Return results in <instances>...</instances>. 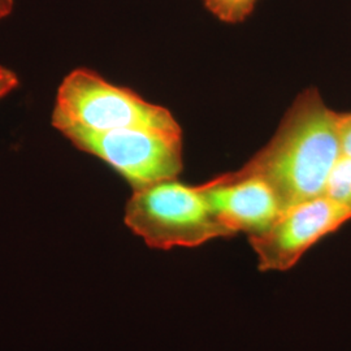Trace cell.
<instances>
[{"label":"cell","instance_id":"obj_6","mask_svg":"<svg viewBox=\"0 0 351 351\" xmlns=\"http://www.w3.org/2000/svg\"><path fill=\"white\" fill-rule=\"evenodd\" d=\"M216 219L236 236L262 234L278 220L284 207L276 191L256 176L239 171L219 176L199 185Z\"/></svg>","mask_w":351,"mask_h":351},{"label":"cell","instance_id":"obj_9","mask_svg":"<svg viewBox=\"0 0 351 351\" xmlns=\"http://www.w3.org/2000/svg\"><path fill=\"white\" fill-rule=\"evenodd\" d=\"M339 136L342 154L351 156V112L339 113Z\"/></svg>","mask_w":351,"mask_h":351},{"label":"cell","instance_id":"obj_3","mask_svg":"<svg viewBox=\"0 0 351 351\" xmlns=\"http://www.w3.org/2000/svg\"><path fill=\"white\" fill-rule=\"evenodd\" d=\"M126 226L151 249L197 247L233 234L210 208L199 186L177 178L133 190L125 206Z\"/></svg>","mask_w":351,"mask_h":351},{"label":"cell","instance_id":"obj_4","mask_svg":"<svg viewBox=\"0 0 351 351\" xmlns=\"http://www.w3.org/2000/svg\"><path fill=\"white\" fill-rule=\"evenodd\" d=\"M77 149L108 164L133 188L177 178L182 168V130L126 128L68 134Z\"/></svg>","mask_w":351,"mask_h":351},{"label":"cell","instance_id":"obj_10","mask_svg":"<svg viewBox=\"0 0 351 351\" xmlns=\"http://www.w3.org/2000/svg\"><path fill=\"white\" fill-rule=\"evenodd\" d=\"M17 86H19L17 75L11 69L0 65V99H3L10 93H12Z\"/></svg>","mask_w":351,"mask_h":351},{"label":"cell","instance_id":"obj_5","mask_svg":"<svg viewBox=\"0 0 351 351\" xmlns=\"http://www.w3.org/2000/svg\"><path fill=\"white\" fill-rule=\"evenodd\" d=\"M351 220V210L326 195L302 202L284 211L262 234L250 237V245L263 272H284L328 234Z\"/></svg>","mask_w":351,"mask_h":351},{"label":"cell","instance_id":"obj_2","mask_svg":"<svg viewBox=\"0 0 351 351\" xmlns=\"http://www.w3.org/2000/svg\"><path fill=\"white\" fill-rule=\"evenodd\" d=\"M51 124L68 134L104 133L126 128L181 130L173 114L128 88L116 86L97 72L78 68L58 90Z\"/></svg>","mask_w":351,"mask_h":351},{"label":"cell","instance_id":"obj_8","mask_svg":"<svg viewBox=\"0 0 351 351\" xmlns=\"http://www.w3.org/2000/svg\"><path fill=\"white\" fill-rule=\"evenodd\" d=\"M256 1L258 0H203L210 12L229 24L242 23L252 12Z\"/></svg>","mask_w":351,"mask_h":351},{"label":"cell","instance_id":"obj_11","mask_svg":"<svg viewBox=\"0 0 351 351\" xmlns=\"http://www.w3.org/2000/svg\"><path fill=\"white\" fill-rule=\"evenodd\" d=\"M13 0H0V20L12 13Z\"/></svg>","mask_w":351,"mask_h":351},{"label":"cell","instance_id":"obj_1","mask_svg":"<svg viewBox=\"0 0 351 351\" xmlns=\"http://www.w3.org/2000/svg\"><path fill=\"white\" fill-rule=\"evenodd\" d=\"M341 155L339 113L326 107L316 88H307L293 101L268 145L239 172L269 184L287 211L324 195Z\"/></svg>","mask_w":351,"mask_h":351},{"label":"cell","instance_id":"obj_7","mask_svg":"<svg viewBox=\"0 0 351 351\" xmlns=\"http://www.w3.org/2000/svg\"><path fill=\"white\" fill-rule=\"evenodd\" d=\"M324 195L351 210V156H339L328 178Z\"/></svg>","mask_w":351,"mask_h":351}]
</instances>
